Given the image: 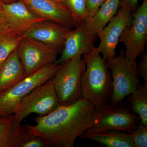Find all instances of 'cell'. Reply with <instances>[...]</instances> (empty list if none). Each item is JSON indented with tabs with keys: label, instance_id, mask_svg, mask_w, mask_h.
I'll list each match as a JSON object with an SVG mask.
<instances>
[{
	"label": "cell",
	"instance_id": "6da1fadb",
	"mask_svg": "<svg viewBox=\"0 0 147 147\" xmlns=\"http://www.w3.org/2000/svg\"><path fill=\"white\" fill-rule=\"evenodd\" d=\"M95 106L82 98L69 105H60L47 115L26 125L30 137L41 138L50 147H74L75 140L93 125Z\"/></svg>",
	"mask_w": 147,
	"mask_h": 147
},
{
	"label": "cell",
	"instance_id": "7a4b0ae2",
	"mask_svg": "<svg viewBox=\"0 0 147 147\" xmlns=\"http://www.w3.org/2000/svg\"><path fill=\"white\" fill-rule=\"evenodd\" d=\"M97 47L82 55L86 69L81 81L82 98L94 106L108 104L112 94L111 73Z\"/></svg>",
	"mask_w": 147,
	"mask_h": 147
},
{
	"label": "cell",
	"instance_id": "3957f363",
	"mask_svg": "<svg viewBox=\"0 0 147 147\" xmlns=\"http://www.w3.org/2000/svg\"><path fill=\"white\" fill-rule=\"evenodd\" d=\"M82 55L61 64L52 79L60 105H69L82 98L81 81L86 69Z\"/></svg>",
	"mask_w": 147,
	"mask_h": 147
},
{
	"label": "cell",
	"instance_id": "277c9868",
	"mask_svg": "<svg viewBox=\"0 0 147 147\" xmlns=\"http://www.w3.org/2000/svg\"><path fill=\"white\" fill-rule=\"evenodd\" d=\"M112 79V94L110 103H120L124 98L137 90L140 80L136 61H130L124 52L118 56L105 60Z\"/></svg>",
	"mask_w": 147,
	"mask_h": 147
},
{
	"label": "cell",
	"instance_id": "5b68a950",
	"mask_svg": "<svg viewBox=\"0 0 147 147\" xmlns=\"http://www.w3.org/2000/svg\"><path fill=\"white\" fill-rule=\"evenodd\" d=\"M61 66L56 62L45 66L0 94V118L13 115L22 99L51 78Z\"/></svg>",
	"mask_w": 147,
	"mask_h": 147
},
{
	"label": "cell",
	"instance_id": "8992f818",
	"mask_svg": "<svg viewBox=\"0 0 147 147\" xmlns=\"http://www.w3.org/2000/svg\"><path fill=\"white\" fill-rule=\"evenodd\" d=\"M138 122V117L119 103L96 105L94 112L93 125L86 131L115 130L130 134L137 128Z\"/></svg>",
	"mask_w": 147,
	"mask_h": 147
},
{
	"label": "cell",
	"instance_id": "52a82bcc",
	"mask_svg": "<svg viewBox=\"0 0 147 147\" xmlns=\"http://www.w3.org/2000/svg\"><path fill=\"white\" fill-rule=\"evenodd\" d=\"M52 78L33 90L21 100L13 114L14 120L21 123L30 114L47 115L60 106Z\"/></svg>",
	"mask_w": 147,
	"mask_h": 147
},
{
	"label": "cell",
	"instance_id": "ba28073f",
	"mask_svg": "<svg viewBox=\"0 0 147 147\" xmlns=\"http://www.w3.org/2000/svg\"><path fill=\"white\" fill-rule=\"evenodd\" d=\"M27 76L57 61L62 49L30 38L23 37L17 48Z\"/></svg>",
	"mask_w": 147,
	"mask_h": 147
},
{
	"label": "cell",
	"instance_id": "9c48e42d",
	"mask_svg": "<svg viewBox=\"0 0 147 147\" xmlns=\"http://www.w3.org/2000/svg\"><path fill=\"white\" fill-rule=\"evenodd\" d=\"M130 24L124 30L119 42L125 47V56L130 61H136L144 51L147 40V0L132 14Z\"/></svg>",
	"mask_w": 147,
	"mask_h": 147
},
{
	"label": "cell",
	"instance_id": "30bf717a",
	"mask_svg": "<svg viewBox=\"0 0 147 147\" xmlns=\"http://www.w3.org/2000/svg\"><path fill=\"white\" fill-rule=\"evenodd\" d=\"M132 14V11L128 8L119 7L115 15L98 36L100 42L98 49L105 61L116 56L120 37L131 23Z\"/></svg>",
	"mask_w": 147,
	"mask_h": 147
},
{
	"label": "cell",
	"instance_id": "8fae6325",
	"mask_svg": "<svg viewBox=\"0 0 147 147\" xmlns=\"http://www.w3.org/2000/svg\"><path fill=\"white\" fill-rule=\"evenodd\" d=\"M84 20L71 30L66 39L61 56L56 62L59 64L78 55H83L93 47L96 37Z\"/></svg>",
	"mask_w": 147,
	"mask_h": 147
},
{
	"label": "cell",
	"instance_id": "7c38bea8",
	"mask_svg": "<svg viewBox=\"0 0 147 147\" xmlns=\"http://www.w3.org/2000/svg\"><path fill=\"white\" fill-rule=\"evenodd\" d=\"M40 18L75 28L78 23L68 9L59 2L52 0H19Z\"/></svg>",
	"mask_w": 147,
	"mask_h": 147
},
{
	"label": "cell",
	"instance_id": "4fadbf2b",
	"mask_svg": "<svg viewBox=\"0 0 147 147\" xmlns=\"http://www.w3.org/2000/svg\"><path fill=\"white\" fill-rule=\"evenodd\" d=\"M71 30L70 27L46 19L37 23L22 35L23 37L33 38L63 50L67 37Z\"/></svg>",
	"mask_w": 147,
	"mask_h": 147
},
{
	"label": "cell",
	"instance_id": "5bb4252c",
	"mask_svg": "<svg viewBox=\"0 0 147 147\" xmlns=\"http://www.w3.org/2000/svg\"><path fill=\"white\" fill-rule=\"evenodd\" d=\"M0 10L8 23L22 34L37 23L46 20L37 16L19 0L9 3L0 0Z\"/></svg>",
	"mask_w": 147,
	"mask_h": 147
},
{
	"label": "cell",
	"instance_id": "9a60e30c",
	"mask_svg": "<svg viewBox=\"0 0 147 147\" xmlns=\"http://www.w3.org/2000/svg\"><path fill=\"white\" fill-rule=\"evenodd\" d=\"M17 49L0 62V94L26 77Z\"/></svg>",
	"mask_w": 147,
	"mask_h": 147
},
{
	"label": "cell",
	"instance_id": "2e32d148",
	"mask_svg": "<svg viewBox=\"0 0 147 147\" xmlns=\"http://www.w3.org/2000/svg\"><path fill=\"white\" fill-rule=\"evenodd\" d=\"M30 138L26 125L16 123L13 114L0 118V147H22Z\"/></svg>",
	"mask_w": 147,
	"mask_h": 147
},
{
	"label": "cell",
	"instance_id": "e0dca14e",
	"mask_svg": "<svg viewBox=\"0 0 147 147\" xmlns=\"http://www.w3.org/2000/svg\"><path fill=\"white\" fill-rule=\"evenodd\" d=\"M120 0H106L91 16L84 20L87 26L98 36L117 13Z\"/></svg>",
	"mask_w": 147,
	"mask_h": 147
},
{
	"label": "cell",
	"instance_id": "ac0fdd59",
	"mask_svg": "<svg viewBox=\"0 0 147 147\" xmlns=\"http://www.w3.org/2000/svg\"><path fill=\"white\" fill-rule=\"evenodd\" d=\"M80 137L92 140L106 147H134L130 134L118 130L97 132L86 131Z\"/></svg>",
	"mask_w": 147,
	"mask_h": 147
},
{
	"label": "cell",
	"instance_id": "d6986e66",
	"mask_svg": "<svg viewBox=\"0 0 147 147\" xmlns=\"http://www.w3.org/2000/svg\"><path fill=\"white\" fill-rule=\"evenodd\" d=\"M23 38L8 22L0 25V62L17 49Z\"/></svg>",
	"mask_w": 147,
	"mask_h": 147
},
{
	"label": "cell",
	"instance_id": "ffe728a7",
	"mask_svg": "<svg viewBox=\"0 0 147 147\" xmlns=\"http://www.w3.org/2000/svg\"><path fill=\"white\" fill-rule=\"evenodd\" d=\"M131 94V108L139 117L141 124L147 125V82L139 85Z\"/></svg>",
	"mask_w": 147,
	"mask_h": 147
},
{
	"label": "cell",
	"instance_id": "44dd1931",
	"mask_svg": "<svg viewBox=\"0 0 147 147\" xmlns=\"http://www.w3.org/2000/svg\"><path fill=\"white\" fill-rule=\"evenodd\" d=\"M70 11L79 24L88 16L86 0H59Z\"/></svg>",
	"mask_w": 147,
	"mask_h": 147
},
{
	"label": "cell",
	"instance_id": "7402d4cb",
	"mask_svg": "<svg viewBox=\"0 0 147 147\" xmlns=\"http://www.w3.org/2000/svg\"><path fill=\"white\" fill-rule=\"evenodd\" d=\"M130 134L134 147H147V125L140 124Z\"/></svg>",
	"mask_w": 147,
	"mask_h": 147
},
{
	"label": "cell",
	"instance_id": "603a6c76",
	"mask_svg": "<svg viewBox=\"0 0 147 147\" xmlns=\"http://www.w3.org/2000/svg\"><path fill=\"white\" fill-rule=\"evenodd\" d=\"M106 0H86L88 16L93 15Z\"/></svg>",
	"mask_w": 147,
	"mask_h": 147
},
{
	"label": "cell",
	"instance_id": "cb8c5ba5",
	"mask_svg": "<svg viewBox=\"0 0 147 147\" xmlns=\"http://www.w3.org/2000/svg\"><path fill=\"white\" fill-rule=\"evenodd\" d=\"M138 74L143 78L145 82H147V54L143 56L139 65L137 64Z\"/></svg>",
	"mask_w": 147,
	"mask_h": 147
},
{
	"label": "cell",
	"instance_id": "d4e9b609",
	"mask_svg": "<svg viewBox=\"0 0 147 147\" xmlns=\"http://www.w3.org/2000/svg\"><path fill=\"white\" fill-rule=\"evenodd\" d=\"M47 146L46 143L41 138L31 137L24 143L22 147H44Z\"/></svg>",
	"mask_w": 147,
	"mask_h": 147
},
{
	"label": "cell",
	"instance_id": "484cf974",
	"mask_svg": "<svg viewBox=\"0 0 147 147\" xmlns=\"http://www.w3.org/2000/svg\"><path fill=\"white\" fill-rule=\"evenodd\" d=\"M138 0H120V7H126L132 12L136 9Z\"/></svg>",
	"mask_w": 147,
	"mask_h": 147
},
{
	"label": "cell",
	"instance_id": "4316f807",
	"mask_svg": "<svg viewBox=\"0 0 147 147\" xmlns=\"http://www.w3.org/2000/svg\"><path fill=\"white\" fill-rule=\"evenodd\" d=\"M6 22H8L7 19L1 11L0 10V25Z\"/></svg>",
	"mask_w": 147,
	"mask_h": 147
},
{
	"label": "cell",
	"instance_id": "83f0119b",
	"mask_svg": "<svg viewBox=\"0 0 147 147\" xmlns=\"http://www.w3.org/2000/svg\"><path fill=\"white\" fill-rule=\"evenodd\" d=\"M2 2L5 3H9L16 2L18 0H1Z\"/></svg>",
	"mask_w": 147,
	"mask_h": 147
},
{
	"label": "cell",
	"instance_id": "f1b7e54d",
	"mask_svg": "<svg viewBox=\"0 0 147 147\" xmlns=\"http://www.w3.org/2000/svg\"><path fill=\"white\" fill-rule=\"evenodd\" d=\"M52 1H55L59 2V0H52Z\"/></svg>",
	"mask_w": 147,
	"mask_h": 147
}]
</instances>
